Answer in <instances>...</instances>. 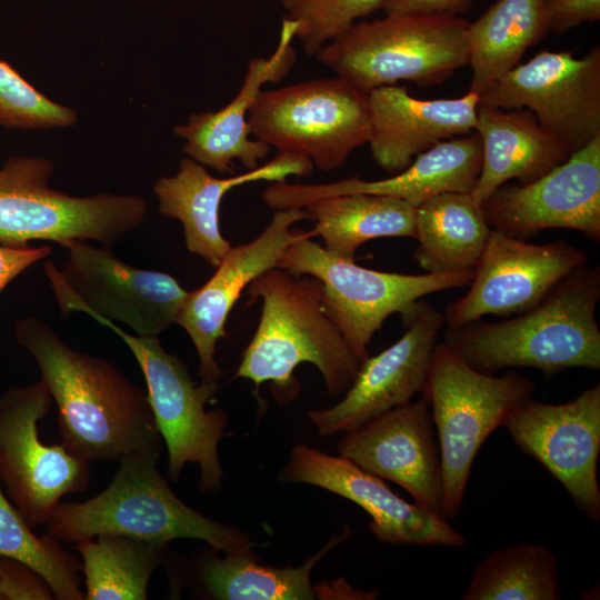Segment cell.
<instances>
[{
  "mask_svg": "<svg viewBox=\"0 0 600 600\" xmlns=\"http://www.w3.org/2000/svg\"><path fill=\"white\" fill-rule=\"evenodd\" d=\"M17 342L34 359L54 400L61 443L88 462L161 452L147 392L106 359L67 344L43 320L19 319Z\"/></svg>",
  "mask_w": 600,
  "mask_h": 600,
  "instance_id": "6da1fadb",
  "label": "cell"
},
{
  "mask_svg": "<svg viewBox=\"0 0 600 600\" xmlns=\"http://www.w3.org/2000/svg\"><path fill=\"white\" fill-rule=\"evenodd\" d=\"M600 268L588 263L564 277L537 306L498 322L447 327L444 342L489 374L534 368L550 377L571 368L600 369Z\"/></svg>",
  "mask_w": 600,
  "mask_h": 600,
  "instance_id": "7a4b0ae2",
  "label": "cell"
},
{
  "mask_svg": "<svg viewBox=\"0 0 600 600\" xmlns=\"http://www.w3.org/2000/svg\"><path fill=\"white\" fill-rule=\"evenodd\" d=\"M246 291L250 301L260 299L262 307L234 377L257 387L269 382L281 403L297 397L293 371L301 363L320 371L330 396H341L350 388L361 362L326 314L318 279L276 267L257 277Z\"/></svg>",
  "mask_w": 600,
  "mask_h": 600,
  "instance_id": "3957f363",
  "label": "cell"
},
{
  "mask_svg": "<svg viewBox=\"0 0 600 600\" xmlns=\"http://www.w3.org/2000/svg\"><path fill=\"white\" fill-rule=\"evenodd\" d=\"M160 453L126 457L110 484L84 502H60L47 522L57 540L77 543L120 534L166 543L198 539L226 553L251 551L244 532L207 518L181 501L159 472Z\"/></svg>",
  "mask_w": 600,
  "mask_h": 600,
  "instance_id": "277c9868",
  "label": "cell"
},
{
  "mask_svg": "<svg viewBox=\"0 0 600 600\" xmlns=\"http://www.w3.org/2000/svg\"><path fill=\"white\" fill-rule=\"evenodd\" d=\"M469 23L447 13L390 14L353 23L316 57L366 93L399 81L438 86L469 64Z\"/></svg>",
  "mask_w": 600,
  "mask_h": 600,
  "instance_id": "5b68a950",
  "label": "cell"
},
{
  "mask_svg": "<svg viewBox=\"0 0 600 600\" xmlns=\"http://www.w3.org/2000/svg\"><path fill=\"white\" fill-rule=\"evenodd\" d=\"M534 391V382L520 373L481 372L444 341L436 344L420 392L431 409L439 437L440 513L444 519L459 516L473 461L483 442Z\"/></svg>",
  "mask_w": 600,
  "mask_h": 600,
  "instance_id": "8992f818",
  "label": "cell"
},
{
  "mask_svg": "<svg viewBox=\"0 0 600 600\" xmlns=\"http://www.w3.org/2000/svg\"><path fill=\"white\" fill-rule=\"evenodd\" d=\"M53 162L43 157L11 156L0 168V244L28 247L52 241L66 248L88 240L112 246L136 230L148 211L136 194L101 192L73 197L52 189Z\"/></svg>",
  "mask_w": 600,
  "mask_h": 600,
  "instance_id": "52a82bcc",
  "label": "cell"
},
{
  "mask_svg": "<svg viewBox=\"0 0 600 600\" xmlns=\"http://www.w3.org/2000/svg\"><path fill=\"white\" fill-rule=\"evenodd\" d=\"M304 232L281 257L278 268L314 277L322 284L326 314L362 363L368 346L393 313H408L423 297L470 283L474 271L407 274L368 269L338 256Z\"/></svg>",
  "mask_w": 600,
  "mask_h": 600,
  "instance_id": "ba28073f",
  "label": "cell"
},
{
  "mask_svg": "<svg viewBox=\"0 0 600 600\" xmlns=\"http://www.w3.org/2000/svg\"><path fill=\"white\" fill-rule=\"evenodd\" d=\"M248 130L278 152L332 171L369 142L368 93L338 76L261 91L249 110Z\"/></svg>",
  "mask_w": 600,
  "mask_h": 600,
  "instance_id": "9c48e42d",
  "label": "cell"
},
{
  "mask_svg": "<svg viewBox=\"0 0 600 600\" xmlns=\"http://www.w3.org/2000/svg\"><path fill=\"white\" fill-rule=\"evenodd\" d=\"M66 249L61 269L43 264L63 317H102L140 337H158L176 323L188 291L171 274L132 267L111 246L74 240Z\"/></svg>",
  "mask_w": 600,
  "mask_h": 600,
  "instance_id": "30bf717a",
  "label": "cell"
},
{
  "mask_svg": "<svg viewBox=\"0 0 600 600\" xmlns=\"http://www.w3.org/2000/svg\"><path fill=\"white\" fill-rule=\"evenodd\" d=\"M91 318L124 341L142 371L152 414L167 447L168 477L178 481L187 463H197L199 489L218 490L223 478L218 446L228 416L218 409L207 411L206 404L219 386L197 384L186 363L167 352L158 337L132 336L102 317Z\"/></svg>",
  "mask_w": 600,
  "mask_h": 600,
  "instance_id": "8fae6325",
  "label": "cell"
},
{
  "mask_svg": "<svg viewBox=\"0 0 600 600\" xmlns=\"http://www.w3.org/2000/svg\"><path fill=\"white\" fill-rule=\"evenodd\" d=\"M51 402L41 379L0 394V479L32 528L47 524L61 498L86 490L90 478L88 461L40 440L38 422Z\"/></svg>",
  "mask_w": 600,
  "mask_h": 600,
  "instance_id": "7c38bea8",
  "label": "cell"
},
{
  "mask_svg": "<svg viewBox=\"0 0 600 600\" xmlns=\"http://www.w3.org/2000/svg\"><path fill=\"white\" fill-rule=\"evenodd\" d=\"M479 103L530 110L574 152L600 136V48L581 58L540 51L494 81L479 94Z\"/></svg>",
  "mask_w": 600,
  "mask_h": 600,
  "instance_id": "4fadbf2b",
  "label": "cell"
},
{
  "mask_svg": "<svg viewBox=\"0 0 600 600\" xmlns=\"http://www.w3.org/2000/svg\"><path fill=\"white\" fill-rule=\"evenodd\" d=\"M588 261V253L566 241L529 243L491 229L470 288L448 303L444 324L457 328L488 314L522 313Z\"/></svg>",
  "mask_w": 600,
  "mask_h": 600,
  "instance_id": "5bb4252c",
  "label": "cell"
},
{
  "mask_svg": "<svg viewBox=\"0 0 600 600\" xmlns=\"http://www.w3.org/2000/svg\"><path fill=\"white\" fill-rule=\"evenodd\" d=\"M517 447L536 459L590 520L600 519V384L571 401L521 403L503 426Z\"/></svg>",
  "mask_w": 600,
  "mask_h": 600,
  "instance_id": "9a60e30c",
  "label": "cell"
},
{
  "mask_svg": "<svg viewBox=\"0 0 600 600\" xmlns=\"http://www.w3.org/2000/svg\"><path fill=\"white\" fill-rule=\"evenodd\" d=\"M481 206L489 227L513 238L570 229L599 242L600 136L537 180L500 186Z\"/></svg>",
  "mask_w": 600,
  "mask_h": 600,
  "instance_id": "2e32d148",
  "label": "cell"
},
{
  "mask_svg": "<svg viewBox=\"0 0 600 600\" xmlns=\"http://www.w3.org/2000/svg\"><path fill=\"white\" fill-rule=\"evenodd\" d=\"M401 318L407 327L404 333L361 363L343 399L333 407L308 412L321 436L350 431L409 402L421 391L438 334L444 326L443 313L420 299Z\"/></svg>",
  "mask_w": 600,
  "mask_h": 600,
  "instance_id": "e0dca14e",
  "label": "cell"
},
{
  "mask_svg": "<svg viewBox=\"0 0 600 600\" xmlns=\"http://www.w3.org/2000/svg\"><path fill=\"white\" fill-rule=\"evenodd\" d=\"M281 479L316 486L354 502L369 513L370 530L381 542L453 548L467 542L440 513L403 500L383 479L342 456L298 444L291 451Z\"/></svg>",
  "mask_w": 600,
  "mask_h": 600,
  "instance_id": "ac0fdd59",
  "label": "cell"
},
{
  "mask_svg": "<svg viewBox=\"0 0 600 600\" xmlns=\"http://www.w3.org/2000/svg\"><path fill=\"white\" fill-rule=\"evenodd\" d=\"M307 219L303 208L276 210L270 223L248 243L231 247L212 277L188 291L176 323L190 337L199 359L201 381L220 384L222 371L214 356L226 337V321L247 287L260 274L278 267L287 248L304 232L291 227Z\"/></svg>",
  "mask_w": 600,
  "mask_h": 600,
  "instance_id": "d6986e66",
  "label": "cell"
},
{
  "mask_svg": "<svg viewBox=\"0 0 600 600\" xmlns=\"http://www.w3.org/2000/svg\"><path fill=\"white\" fill-rule=\"evenodd\" d=\"M338 450L363 470L400 486L416 504L440 513V452L430 408L422 397L347 431Z\"/></svg>",
  "mask_w": 600,
  "mask_h": 600,
  "instance_id": "ffe728a7",
  "label": "cell"
},
{
  "mask_svg": "<svg viewBox=\"0 0 600 600\" xmlns=\"http://www.w3.org/2000/svg\"><path fill=\"white\" fill-rule=\"evenodd\" d=\"M482 162V143L473 132L442 141L418 154L402 171L374 181L352 177L327 183L272 182L261 197L274 210L304 208L330 197L364 193L393 197L414 208L444 192H471Z\"/></svg>",
  "mask_w": 600,
  "mask_h": 600,
  "instance_id": "44dd1931",
  "label": "cell"
},
{
  "mask_svg": "<svg viewBox=\"0 0 600 600\" xmlns=\"http://www.w3.org/2000/svg\"><path fill=\"white\" fill-rule=\"evenodd\" d=\"M296 30L297 23L283 18L274 51L267 58H253L249 62L236 97L220 110L192 113L187 123L173 128V132L186 141L182 150L188 158L220 173H231L234 160L247 170L259 167L271 148L250 138L249 110L264 83H278L291 71L297 57L292 46Z\"/></svg>",
  "mask_w": 600,
  "mask_h": 600,
  "instance_id": "7402d4cb",
  "label": "cell"
},
{
  "mask_svg": "<svg viewBox=\"0 0 600 600\" xmlns=\"http://www.w3.org/2000/svg\"><path fill=\"white\" fill-rule=\"evenodd\" d=\"M310 159L286 152L252 170L216 178L191 158H182L174 176L162 177L153 186L162 216L177 219L183 228L186 248L217 268L230 250L220 229L219 212L223 197L233 188L257 181H284L290 176L312 172Z\"/></svg>",
  "mask_w": 600,
  "mask_h": 600,
  "instance_id": "603a6c76",
  "label": "cell"
},
{
  "mask_svg": "<svg viewBox=\"0 0 600 600\" xmlns=\"http://www.w3.org/2000/svg\"><path fill=\"white\" fill-rule=\"evenodd\" d=\"M369 146L379 168L397 173L436 144L476 130L479 94L469 91L450 99H418L406 86L390 84L368 93Z\"/></svg>",
  "mask_w": 600,
  "mask_h": 600,
  "instance_id": "cb8c5ba5",
  "label": "cell"
},
{
  "mask_svg": "<svg viewBox=\"0 0 600 600\" xmlns=\"http://www.w3.org/2000/svg\"><path fill=\"white\" fill-rule=\"evenodd\" d=\"M476 131L482 143V162L471 194L480 204L510 180L530 183L572 153L524 108L507 110L479 103Z\"/></svg>",
  "mask_w": 600,
  "mask_h": 600,
  "instance_id": "d4e9b609",
  "label": "cell"
},
{
  "mask_svg": "<svg viewBox=\"0 0 600 600\" xmlns=\"http://www.w3.org/2000/svg\"><path fill=\"white\" fill-rule=\"evenodd\" d=\"M490 232L471 192L440 193L416 208L413 258L426 272L474 271Z\"/></svg>",
  "mask_w": 600,
  "mask_h": 600,
  "instance_id": "484cf974",
  "label": "cell"
},
{
  "mask_svg": "<svg viewBox=\"0 0 600 600\" xmlns=\"http://www.w3.org/2000/svg\"><path fill=\"white\" fill-rule=\"evenodd\" d=\"M547 0H498L469 23V91L481 94L547 33Z\"/></svg>",
  "mask_w": 600,
  "mask_h": 600,
  "instance_id": "4316f807",
  "label": "cell"
},
{
  "mask_svg": "<svg viewBox=\"0 0 600 600\" xmlns=\"http://www.w3.org/2000/svg\"><path fill=\"white\" fill-rule=\"evenodd\" d=\"M316 222L314 236L338 256L354 259L363 243L379 238L416 237V208L404 200L376 194L324 198L303 208Z\"/></svg>",
  "mask_w": 600,
  "mask_h": 600,
  "instance_id": "83f0119b",
  "label": "cell"
},
{
  "mask_svg": "<svg viewBox=\"0 0 600 600\" xmlns=\"http://www.w3.org/2000/svg\"><path fill=\"white\" fill-rule=\"evenodd\" d=\"M349 530L333 537L302 566L274 568L261 564L251 551L207 557L198 570L203 590L220 600H311L310 574L319 560L346 540Z\"/></svg>",
  "mask_w": 600,
  "mask_h": 600,
  "instance_id": "f1b7e54d",
  "label": "cell"
},
{
  "mask_svg": "<svg viewBox=\"0 0 600 600\" xmlns=\"http://www.w3.org/2000/svg\"><path fill=\"white\" fill-rule=\"evenodd\" d=\"M166 543L100 534L74 543L81 558L86 600H146Z\"/></svg>",
  "mask_w": 600,
  "mask_h": 600,
  "instance_id": "f546056e",
  "label": "cell"
},
{
  "mask_svg": "<svg viewBox=\"0 0 600 600\" xmlns=\"http://www.w3.org/2000/svg\"><path fill=\"white\" fill-rule=\"evenodd\" d=\"M556 557L533 542L494 550L476 568L462 600H559Z\"/></svg>",
  "mask_w": 600,
  "mask_h": 600,
  "instance_id": "4dcf8cb0",
  "label": "cell"
},
{
  "mask_svg": "<svg viewBox=\"0 0 600 600\" xmlns=\"http://www.w3.org/2000/svg\"><path fill=\"white\" fill-rule=\"evenodd\" d=\"M0 488V558L21 562L39 573L54 599L83 600L81 562L50 533L37 536Z\"/></svg>",
  "mask_w": 600,
  "mask_h": 600,
  "instance_id": "1f68e13d",
  "label": "cell"
},
{
  "mask_svg": "<svg viewBox=\"0 0 600 600\" xmlns=\"http://www.w3.org/2000/svg\"><path fill=\"white\" fill-rule=\"evenodd\" d=\"M77 120L76 110L49 99L9 63L0 61V126L47 130L72 127Z\"/></svg>",
  "mask_w": 600,
  "mask_h": 600,
  "instance_id": "d6a6232c",
  "label": "cell"
},
{
  "mask_svg": "<svg viewBox=\"0 0 600 600\" xmlns=\"http://www.w3.org/2000/svg\"><path fill=\"white\" fill-rule=\"evenodd\" d=\"M384 0H282L286 19L297 23L298 38L308 54L344 33L358 19L380 10Z\"/></svg>",
  "mask_w": 600,
  "mask_h": 600,
  "instance_id": "836d02e7",
  "label": "cell"
},
{
  "mask_svg": "<svg viewBox=\"0 0 600 600\" xmlns=\"http://www.w3.org/2000/svg\"><path fill=\"white\" fill-rule=\"evenodd\" d=\"M47 581L28 566L0 558V600H51Z\"/></svg>",
  "mask_w": 600,
  "mask_h": 600,
  "instance_id": "e575fe53",
  "label": "cell"
},
{
  "mask_svg": "<svg viewBox=\"0 0 600 600\" xmlns=\"http://www.w3.org/2000/svg\"><path fill=\"white\" fill-rule=\"evenodd\" d=\"M600 19V0H547L549 32L563 33Z\"/></svg>",
  "mask_w": 600,
  "mask_h": 600,
  "instance_id": "d590c367",
  "label": "cell"
},
{
  "mask_svg": "<svg viewBox=\"0 0 600 600\" xmlns=\"http://www.w3.org/2000/svg\"><path fill=\"white\" fill-rule=\"evenodd\" d=\"M51 253L49 246L13 248L0 244V292L28 268Z\"/></svg>",
  "mask_w": 600,
  "mask_h": 600,
  "instance_id": "8d00e7d4",
  "label": "cell"
},
{
  "mask_svg": "<svg viewBox=\"0 0 600 600\" xmlns=\"http://www.w3.org/2000/svg\"><path fill=\"white\" fill-rule=\"evenodd\" d=\"M473 0H384L380 10L386 16L406 13H447L459 16L472 7Z\"/></svg>",
  "mask_w": 600,
  "mask_h": 600,
  "instance_id": "74e56055",
  "label": "cell"
}]
</instances>
